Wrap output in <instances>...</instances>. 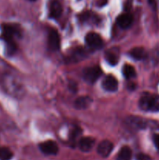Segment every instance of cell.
I'll return each mask as SVG.
<instances>
[{
	"mask_svg": "<svg viewBox=\"0 0 159 160\" xmlns=\"http://www.w3.org/2000/svg\"><path fill=\"white\" fill-rule=\"evenodd\" d=\"M139 106L144 111L159 112V95L143 93L139 101Z\"/></svg>",
	"mask_w": 159,
	"mask_h": 160,
	"instance_id": "1",
	"label": "cell"
},
{
	"mask_svg": "<svg viewBox=\"0 0 159 160\" xmlns=\"http://www.w3.org/2000/svg\"><path fill=\"white\" fill-rule=\"evenodd\" d=\"M0 84L7 93L12 95H17L21 89L17 78L10 73L3 74L0 78Z\"/></svg>",
	"mask_w": 159,
	"mask_h": 160,
	"instance_id": "2",
	"label": "cell"
},
{
	"mask_svg": "<svg viewBox=\"0 0 159 160\" xmlns=\"http://www.w3.org/2000/svg\"><path fill=\"white\" fill-rule=\"evenodd\" d=\"M20 29L17 25L13 24H3L2 26L1 38L5 42V43H13L15 42V38L20 36Z\"/></svg>",
	"mask_w": 159,
	"mask_h": 160,
	"instance_id": "3",
	"label": "cell"
},
{
	"mask_svg": "<svg viewBox=\"0 0 159 160\" xmlns=\"http://www.w3.org/2000/svg\"><path fill=\"white\" fill-rule=\"evenodd\" d=\"M101 74H102L101 69L98 66H94L84 69L83 72V78L87 82L93 84L101 77Z\"/></svg>",
	"mask_w": 159,
	"mask_h": 160,
	"instance_id": "4",
	"label": "cell"
},
{
	"mask_svg": "<svg viewBox=\"0 0 159 160\" xmlns=\"http://www.w3.org/2000/svg\"><path fill=\"white\" fill-rule=\"evenodd\" d=\"M86 42L92 49H100L103 47L104 42L98 34L94 32L88 33L86 36Z\"/></svg>",
	"mask_w": 159,
	"mask_h": 160,
	"instance_id": "5",
	"label": "cell"
},
{
	"mask_svg": "<svg viewBox=\"0 0 159 160\" xmlns=\"http://www.w3.org/2000/svg\"><path fill=\"white\" fill-rule=\"evenodd\" d=\"M41 151L45 155H56L59 152L57 144L53 141H46L39 145Z\"/></svg>",
	"mask_w": 159,
	"mask_h": 160,
	"instance_id": "6",
	"label": "cell"
},
{
	"mask_svg": "<svg viewBox=\"0 0 159 160\" xmlns=\"http://www.w3.org/2000/svg\"><path fill=\"white\" fill-rule=\"evenodd\" d=\"M118 81L112 75L109 74L104 78L102 81V87L108 92H115L118 89Z\"/></svg>",
	"mask_w": 159,
	"mask_h": 160,
	"instance_id": "7",
	"label": "cell"
},
{
	"mask_svg": "<svg viewBox=\"0 0 159 160\" xmlns=\"http://www.w3.org/2000/svg\"><path fill=\"white\" fill-rule=\"evenodd\" d=\"M113 144L110 141L104 140L102 141L98 146V153L102 157L106 158L111 154V152L113 150Z\"/></svg>",
	"mask_w": 159,
	"mask_h": 160,
	"instance_id": "8",
	"label": "cell"
},
{
	"mask_svg": "<svg viewBox=\"0 0 159 160\" xmlns=\"http://www.w3.org/2000/svg\"><path fill=\"white\" fill-rule=\"evenodd\" d=\"M48 43L50 49L53 50V51L59 50V47H60V37H59V33L55 30H52L49 32Z\"/></svg>",
	"mask_w": 159,
	"mask_h": 160,
	"instance_id": "9",
	"label": "cell"
},
{
	"mask_svg": "<svg viewBox=\"0 0 159 160\" xmlns=\"http://www.w3.org/2000/svg\"><path fill=\"white\" fill-rule=\"evenodd\" d=\"M132 16L130 13H123L118 16L117 18V23L123 29H127L132 23Z\"/></svg>",
	"mask_w": 159,
	"mask_h": 160,
	"instance_id": "10",
	"label": "cell"
},
{
	"mask_svg": "<svg viewBox=\"0 0 159 160\" xmlns=\"http://www.w3.org/2000/svg\"><path fill=\"white\" fill-rule=\"evenodd\" d=\"M94 145V139L90 137L82 138L79 142V148L84 152H88Z\"/></svg>",
	"mask_w": 159,
	"mask_h": 160,
	"instance_id": "11",
	"label": "cell"
},
{
	"mask_svg": "<svg viewBox=\"0 0 159 160\" xmlns=\"http://www.w3.org/2000/svg\"><path fill=\"white\" fill-rule=\"evenodd\" d=\"M118 50L116 48H111L105 52L104 57L107 62L112 66H115L118 63Z\"/></svg>",
	"mask_w": 159,
	"mask_h": 160,
	"instance_id": "12",
	"label": "cell"
},
{
	"mask_svg": "<svg viewBox=\"0 0 159 160\" xmlns=\"http://www.w3.org/2000/svg\"><path fill=\"white\" fill-rule=\"evenodd\" d=\"M92 102V98L89 96H80L74 102V106L77 109H84L88 108Z\"/></svg>",
	"mask_w": 159,
	"mask_h": 160,
	"instance_id": "13",
	"label": "cell"
},
{
	"mask_svg": "<svg viewBox=\"0 0 159 160\" xmlns=\"http://www.w3.org/2000/svg\"><path fill=\"white\" fill-rule=\"evenodd\" d=\"M129 55L133 59H137V60L144 59L147 56V53L146 50L143 48H142V47H136V48H133L129 52Z\"/></svg>",
	"mask_w": 159,
	"mask_h": 160,
	"instance_id": "14",
	"label": "cell"
},
{
	"mask_svg": "<svg viewBox=\"0 0 159 160\" xmlns=\"http://www.w3.org/2000/svg\"><path fill=\"white\" fill-rule=\"evenodd\" d=\"M62 6L58 1H53L50 5V17L59 18L62 14Z\"/></svg>",
	"mask_w": 159,
	"mask_h": 160,
	"instance_id": "15",
	"label": "cell"
},
{
	"mask_svg": "<svg viewBox=\"0 0 159 160\" xmlns=\"http://www.w3.org/2000/svg\"><path fill=\"white\" fill-rule=\"evenodd\" d=\"M132 151L128 146H124L119 150L117 156V160H131Z\"/></svg>",
	"mask_w": 159,
	"mask_h": 160,
	"instance_id": "16",
	"label": "cell"
},
{
	"mask_svg": "<svg viewBox=\"0 0 159 160\" xmlns=\"http://www.w3.org/2000/svg\"><path fill=\"white\" fill-rule=\"evenodd\" d=\"M123 73L125 78H127V79H130V78H134V77L136 76L135 69L133 68L132 66L128 65V64L124 66L123 70Z\"/></svg>",
	"mask_w": 159,
	"mask_h": 160,
	"instance_id": "17",
	"label": "cell"
},
{
	"mask_svg": "<svg viewBox=\"0 0 159 160\" xmlns=\"http://www.w3.org/2000/svg\"><path fill=\"white\" fill-rule=\"evenodd\" d=\"M13 156L12 151L6 147H0V160H10Z\"/></svg>",
	"mask_w": 159,
	"mask_h": 160,
	"instance_id": "18",
	"label": "cell"
},
{
	"mask_svg": "<svg viewBox=\"0 0 159 160\" xmlns=\"http://www.w3.org/2000/svg\"><path fill=\"white\" fill-rule=\"evenodd\" d=\"M130 124L139 128H144L147 126V122L143 119L132 118L130 120Z\"/></svg>",
	"mask_w": 159,
	"mask_h": 160,
	"instance_id": "19",
	"label": "cell"
},
{
	"mask_svg": "<svg viewBox=\"0 0 159 160\" xmlns=\"http://www.w3.org/2000/svg\"><path fill=\"white\" fill-rule=\"evenodd\" d=\"M80 134H81L80 128H73V131H71V133H70V141H71V142H74L76 138H77L78 136H79Z\"/></svg>",
	"mask_w": 159,
	"mask_h": 160,
	"instance_id": "20",
	"label": "cell"
},
{
	"mask_svg": "<svg viewBox=\"0 0 159 160\" xmlns=\"http://www.w3.org/2000/svg\"><path fill=\"white\" fill-rule=\"evenodd\" d=\"M136 159L137 160H151V157L144 153H138L136 156Z\"/></svg>",
	"mask_w": 159,
	"mask_h": 160,
	"instance_id": "21",
	"label": "cell"
},
{
	"mask_svg": "<svg viewBox=\"0 0 159 160\" xmlns=\"http://www.w3.org/2000/svg\"><path fill=\"white\" fill-rule=\"evenodd\" d=\"M153 142H154L156 148L159 150V134H154L153 136Z\"/></svg>",
	"mask_w": 159,
	"mask_h": 160,
	"instance_id": "22",
	"label": "cell"
},
{
	"mask_svg": "<svg viewBox=\"0 0 159 160\" xmlns=\"http://www.w3.org/2000/svg\"><path fill=\"white\" fill-rule=\"evenodd\" d=\"M132 6V0H127L126 3H125V9L126 11H129Z\"/></svg>",
	"mask_w": 159,
	"mask_h": 160,
	"instance_id": "23",
	"label": "cell"
},
{
	"mask_svg": "<svg viewBox=\"0 0 159 160\" xmlns=\"http://www.w3.org/2000/svg\"><path fill=\"white\" fill-rule=\"evenodd\" d=\"M148 2L151 6H155V0H148Z\"/></svg>",
	"mask_w": 159,
	"mask_h": 160,
	"instance_id": "24",
	"label": "cell"
},
{
	"mask_svg": "<svg viewBox=\"0 0 159 160\" xmlns=\"http://www.w3.org/2000/svg\"><path fill=\"white\" fill-rule=\"evenodd\" d=\"M30 1H36V0H30Z\"/></svg>",
	"mask_w": 159,
	"mask_h": 160,
	"instance_id": "25",
	"label": "cell"
}]
</instances>
